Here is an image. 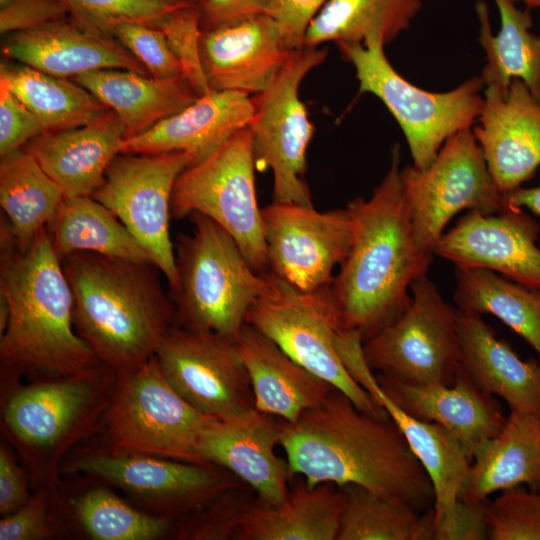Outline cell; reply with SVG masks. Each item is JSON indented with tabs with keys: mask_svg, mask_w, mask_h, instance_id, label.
<instances>
[{
	"mask_svg": "<svg viewBox=\"0 0 540 540\" xmlns=\"http://www.w3.org/2000/svg\"><path fill=\"white\" fill-rule=\"evenodd\" d=\"M125 138L123 122L109 109L87 125L38 135L23 148L60 186L65 198L91 196Z\"/></svg>",
	"mask_w": 540,
	"mask_h": 540,
	"instance_id": "obj_26",
	"label": "cell"
},
{
	"mask_svg": "<svg viewBox=\"0 0 540 540\" xmlns=\"http://www.w3.org/2000/svg\"><path fill=\"white\" fill-rule=\"evenodd\" d=\"M520 485L540 492V416L510 410L502 430L475 455L460 500L485 501Z\"/></svg>",
	"mask_w": 540,
	"mask_h": 540,
	"instance_id": "obj_29",
	"label": "cell"
},
{
	"mask_svg": "<svg viewBox=\"0 0 540 540\" xmlns=\"http://www.w3.org/2000/svg\"><path fill=\"white\" fill-rule=\"evenodd\" d=\"M270 275L271 289L249 309V324L272 339L297 363L345 394L362 412L388 417L350 375L336 348L343 329L330 287L300 292Z\"/></svg>",
	"mask_w": 540,
	"mask_h": 540,
	"instance_id": "obj_10",
	"label": "cell"
},
{
	"mask_svg": "<svg viewBox=\"0 0 540 540\" xmlns=\"http://www.w3.org/2000/svg\"><path fill=\"white\" fill-rule=\"evenodd\" d=\"M456 309L491 314L523 338L540 360V288H533L477 266L455 265Z\"/></svg>",
	"mask_w": 540,
	"mask_h": 540,
	"instance_id": "obj_34",
	"label": "cell"
},
{
	"mask_svg": "<svg viewBox=\"0 0 540 540\" xmlns=\"http://www.w3.org/2000/svg\"><path fill=\"white\" fill-rule=\"evenodd\" d=\"M400 174L415 242L428 254L462 210L493 215L507 208L471 129L448 138L426 169L409 165Z\"/></svg>",
	"mask_w": 540,
	"mask_h": 540,
	"instance_id": "obj_12",
	"label": "cell"
},
{
	"mask_svg": "<svg viewBox=\"0 0 540 540\" xmlns=\"http://www.w3.org/2000/svg\"><path fill=\"white\" fill-rule=\"evenodd\" d=\"M281 424L291 476H302L309 488L355 484L421 512L433 508L431 480L389 416L366 414L335 389L296 422Z\"/></svg>",
	"mask_w": 540,
	"mask_h": 540,
	"instance_id": "obj_1",
	"label": "cell"
},
{
	"mask_svg": "<svg viewBox=\"0 0 540 540\" xmlns=\"http://www.w3.org/2000/svg\"><path fill=\"white\" fill-rule=\"evenodd\" d=\"M410 290L412 301L406 311L363 341L367 364L407 384L451 386L461 371L457 309L427 275L416 279Z\"/></svg>",
	"mask_w": 540,
	"mask_h": 540,
	"instance_id": "obj_13",
	"label": "cell"
},
{
	"mask_svg": "<svg viewBox=\"0 0 540 540\" xmlns=\"http://www.w3.org/2000/svg\"><path fill=\"white\" fill-rule=\"evenodd\" d=\"M200 49L211 90L248 95L264 91L293 52L269 14L203 31Z\"/></svg>",
	"mask_w": 540,
	"mask_h": 540,
	"instance_id": "obj_22",
	"label": "cell"
},
{
	"mask_svg": "<svg viewBox=\"0 0 540 540\" xmlns=\"http://www.w3.org/2000/svg\"><path fill=\"white\" fill-rule=\"evenodd\" d=\"M164 33L168 45L179 62L182 77L198 97L211 91L201 58V10L190 3L165 16L156 26Z\"/></svg>",
	"mask_w": 540,
	"mask_h": 540,
	"instance_id": "obj_43",
	"label": "cell"
},
{
	"mask_svg": "<svg viewBox=\"0 0 540 540\" xmlns=\"http://www.w3.org/2000/svg\"><path fill=\"white\" fill-rule=\"evenodd\" d=\"M516 3H522L527 9L540 10V0H513Z\"/></svg>",
	"mask_w": 540,
	"mask_h": 540,
	"instance_id": "obj_52",
	"label": "cell"
},
{
	"mask_svg": "<svg viewBox=\"0 0 540 540\" xmlns=\"http://www.w3.org/2000/svg\"><path fill=\"white\" fill-rule=\"evenodd\" d=\"M0 299L9 309L0 334V384L84 375L106 366L75 330L72 290L46 228L22 251L1 216Z\"/></svg>",
	"mask_w": 540,
	"mask_h": 540,
	"instance_id": "obj_2",
	"label": "cell"
},
{
	"mask_svg": "<svg viewBox=\"0 0 540 540\" xmlns=\"http://www.w3.org/2000/svg\"><path fill=\"white\" fill-rule=\"evenodd\" d=\"M93 484L62 493L52 489L53 504L64 535L74 527L93 540H158L172 538L174 519L146 512L111 486L95 478Z\"/></svg>",
	"mask_w": 540,
	"mask_h": 540,
	"instance_id": "obj_32",
	"label": "cell"
},
{
	"mask_svg": "<svg viewBox=\"0 0 540 540\" xmlns=\"http://www.w3.org/2000/svg\"><path fill=\"white\" fill-rule=\"evenodd\" d=\"M272 0H204L201 28L206 31L251 16L269 14Z\"/></svg>",
	"mask_w": 540,
	"mask_h": 540,
	"instance_id": "obj_50",
	"label": "cell"
},
{
	"mask_svg": "<svg viewBox=\"0 0 540 540\" xmlns=\"http://www.w3.org/2000/svg\"><path fill=\"white\" fill-rule=\"evenodd\" d=\"M539 233V224L522 208L493 215L468 212L440 237L433 253L454 265L487 268L540 288Z\"/></svg>",
	"mask_w": 540,
	"mask_h": 540,
	"instance_id": "obj_19",
	"label": "cell"
},
{
	"mask_svg": "<svg viewBox=\"0 0 540 540\" xmlns=\"http://www.w3.org/2000/svg\"><path fill=\"white\" fill-rule=\"evenodd\" d=\"M253 112L250 95L211 90L180 112L124 139L120 153L183 151L191 166L210 156L235 133L249 127Z\"/></svg>",
	"mask_w": 540,
	"mask_h": 540,
	"instance_id": "obj_24",
	"label": "cell"
},
{
	"mask_svg": "<svg viewBox=\"0 0 540 540\" xmlns=\"http://www.w3.org/2000/svg\"><path fill=\"white\" fill-rule=\"evenodd\" d=\"M113 37L138 59L153 78L182 76L181 68L161 29L139 22H122Z\"/></svg>",
	"mask_w": 540,
	"mask_h": 540,
	"instance_id": "obj_44",
	"label": "cell"
},
{
	"mask_svg": "<svg viewBox=\"0 0 540 540\" xmlns=\"http://www.w3.org/2000/svg\"><path fill=\"white\" fill-rule=\"evenodd\" d=\"M336 348L352 378L386 411L425 468L434 490L433 540H442L457 514L472 460L447 429L411 416L383 391L367 364L359 331H340Z\"/></svg>",
	"mask_w": 540,
	"mask_h": 540,
	"instance_id": "obj_18",
	"label": "cell"
},
{
	"mask_svg": "<svg viewBox=\"0 0 540 540\" xmlns=\"http://www.w3.org/2000/svg\"><path fill=\"white\" fill-rule=\"evenodd\" d=\"M171 1H190V2H194L200 5L204 0H171Z\"/></svg>",
	"mask_w": 540,
	"mask_h": 540,
	"instance_id": "obj_53",
	"label": "cell"
},
{
	"mask_svg": "<svg viewBox=\"0 0 540 540\" xmlns=\"http://www.w3.org/2000/svg\"><path fill=\"white\" fill-rule=\"evenodd\" d=\"M189 165L190 159L183 151L119 153L108 166L103 183L91 195L142 245L165 275L170 289L177 283L169 233L171 200L177 178Z\"/></svg>",
	"mask_w": 540,
	"mask_h": 540,
	"instance_id": "obj_15",
	"label": "cell"
},
{
	"mask_svg": "<svg viewBox=\"0 0 540 540\" xmlns=\"http://www.w3.org/2000/svg\"><path fill=\"white\" fill-rule=\"evenodd\" d=\"M500 16V29L493 34L487 4L478 0V41L485 53L480 74L484 86L508 90L514 79L525 83L540 99V35L532 31L530 10L513 0H493Z\"/></svg>",
	"mask_w": 540,
	"mask_h": 540,
	"instance_id": "obj_33",
	"label": "cell"
},
{
	"mask_svg": "<svg viewBox=\"0 0 540 540\" xmlns=\"http://www.w3.org/2000/svg\"><path fill=\"white\" fill-rule=\"evenodd\" d=\"M237 344L249 375L254 406L261 412L294 423L335 390L249 324L242 329Z\"/></svg>",
	"mask_w": 540,
	"mask_h": 540,
	"instance_id": "obj_27",
	"label": "cell"
},
{
	"mask_svg": "<svg viewBox=\"0 0 540 540\" xmlns=\"http://www.w3.org/2000/svg\"><path fill=\"white\" fill-rule=\"evenodd\" d=\"M191 220L192 234L176 238L174 325L238 341L249 309L271 289L270 275L257 273L214 220L197 212Z\"/></svg>",
	"mask_w": 540,
	"mask_h": 540,
	"instance_id": "obj_6",
	"label": "cell"
},
{
	"mask_svg": "<svg viewBox=\"0 0 540 540\" xmlns=\"http://www.w3.org/2000/svg\"><path fill=\"white\" fill-rule=\"evenodd\" d=\"M400 160L396 144L390 167L371 197H357L347 204L353 221L352 244L329 288L343 329L359 331L363 341L406 311L412 301L408 289L427 275L434 256L415 242Z\"/></svg>",
	"mask_w": 540,
	"mask_h": 540,
	"instance_id": "obj_3",
	"label": "cell"
},
{
	"mask_svg": "<svg viewBox=\"0 0 540 540\" xmlns=\"http://www.w3.org/2000/svg\"><path fill=\"white\" fill-rule=\"evenodd\" d=\"M43 133L38 118L0 81V156Z\"/></svg>",
	"mask_w": 540,
	"mask_h": 540,
	"instance_id": "obj_46",
	"label": "cell"
},
{
	"mask_svg": "<svg viewBox=\"0 0 540 540\" xmlns=\"http://www.w3.org/2000/svg\"><path fill=\"white\" fill-rule=\"evenodd\" d=\"M71 79L117 114L126 138L146 131L198 98L182 76L157 79L131 70L102 69Z\"/></svg>",
	"mask_w": 540,
	"mask_h": 540,
	"instance_id": "obj_31",
	"label": "cell"
},
{
	"mask_svg": "<svg viewBox=\"0 0 540 540\" xmlns=\"http://www.w3.org/2000/svg\"><path fill=\"white\" fill-rule=\"evenodd\" d=\"M343 487L346 505L337 540H433V510L355 484Z\"/></svg>",
	"mask_w": 540,
	"mask_h": 540,
	"instance_id": "obj_39",
	"label": "cell"
},
{
	"mask_svg": "<svg viewBox=\"0 0 540 540\" xmlns=\"http://www.w3.org/2000/svg\"><path fill=\"white\" fill-rule=\"evenodd\" d=\"M383 391L411 416L434 422L454 435L473 461L503 428L501 403L476 386L462 370L455 383L416 386L383 374L376 375Z\"/></svg>",
	"mask_w": 540,
	"mask_h": 540,
	"instance_id": "obj_23",
	"label": "cell"
},
{
	"mask_svg": "<svg viewBox=\"0 0 540 540\" xmlns=\"http://www.w3.org/2000/svg\"><path fill=\"white\" fill-rule=\"evenodd\" d=\"M12 446L2 439L0 444V514L7 515L33 496L31 482L22 464L19 465Z\"/></svg>",
	"mask_w": 540,
	"mask_h": 540,
	"instance_id": "obj_48",
	"label": "cell"
},
{
	"mask_svg": "<svg viewBox=\"0 0 540 540\" xmlns=\"http://www.w3.org/2000/svg\"><path fill=\"white\" fill-rule=\"evenodd\" d=\"M274 417L253 408L231 419L213 418L198 440L203 463L233 473L253 489L256 503L262 506L280 504L293 479L287 459L275 453L282 424Z\"/></svg>",
	"mask_w": 540,
	"mask_h": 540,
	"instance_id": "obj_20",
	"label": "cell"
},
{
	"mask_svg": "<svg viewBox=\"0 0 540 540\" xmlns=\"http://www.w3.org/2000/svg\"><path fill=\"white\" fill-rule=\"evenodd\" d=\"M72 21L92 33L113 37L114 27L122 22L150 26L190 1L171 0H62Z\"/></svg>",
	"mask_w": 540,
	"mask_h": 540,
	"instance_id": "obj_41",
	"label": "cell"
},
{
	"mask_svg": "<svg viewBox=\"0 0 540 540\" xmlns=\"http://www.w3.org/2000/svg\"><path fill=\"white\" fill-rule=\"evenodd\" d=\"M11 0H0V7L5 6L7 3H9Z\"/></svg>",
	"mask_w": 540,
	"mask_h": 540,
	"instance_id": "obj_54",
	"label": "cell"
},
{
	"mask_svg": "<svg viewBox=\"0 0 540 540\" xmlns=\"http://www.w3.org/2000/svg\"><path fill=\"white\" fill-rule=\"evenodd\" d=\"M490 540H540V492L524 485L509 488L485 507Z\"/></svg>",
	"mask_w": 540,
	"mask_h": 540,
	"instance_id": "obj_42",
	"label": "cell"
},
{
	"mask_svg": "<svg viewBox=\"0 0 540 540\" xmlns=\"http://www.w3.org/2000/svg\"><path fill=\"white\" fill-rule=\"evenodd\" d=\"M506 206L510 208H526L540 217V186L519 187L505 195Z\"/></svg>",
	"mask_w": 540,
	"mask_h": 540,
	"instance_id": "obj_51",
	"label": "cell"
},
{
	"mask_svg": "<svg viewBox=\"0 0 540 540\" xmlns=\"http://www.w3.org/2000/svg\"><path fill=\"white\" fill-rule=\"evenodd\" d=\"M483 99L473 133L498 190L506 195L540 166V99L519 79L506 91L485 87Z\"/></svg>",
	"mask_w": 540,
	"mask_h": 540,
	"instance_id": "obj_21",
	"label": "cell"
},
{
	"mask_svg": "<svg viewBox=\"0 0 540 540\" xmlns=\"http://www.w3.org/2000/svg\"><path fill=\"white\" fill-rule=\"evenodd\" d=\"M261 213L269 273L300 292L330 287L334 268L352 244L347 208L319 212L313 206L273 201Z\"/></svg>",
	"mask_w": 540,
	"mask_h": 540,
	"instance_id": "obj_16",
	"label": "cell"
},
{
	"mask_svg": "<svg viewBox=\"0 0 540 540\" xmlns=\"http://www.w3.org/2000/svg\"><path fill=\"white\" fill-rule=\"evenodd\" d=\"M64 198L60 186L23 147L1 156L0 204L20 250L31 246Z\"/></svg>",
	"mask_w": 540,
	"mask_h": 540,
	"instance_id": "obj_37",
	"label": "cell"
},
{
	"mask_svg": "<svg viewBox=\"0 0 540 540\" xmlns=\"http://www.w3.org/2000/svg\"><path fill=\"white\" fill-rule=\"evenodd\" d=\"M327 0H272L269 12L280 25L290 50L303 47L307 27Z\"/></svg>",
	"mask_w": 540,
	"mask_h": 540,
	"instance_id": "obj_49",
	"label": "cell"
},
{
	"mask_svg": "<svg viewBox=\"0 0 540 540\" xmlns=\"http://www.w3.org/2000/svg\"><path fill=\"white\" fill-rule=\"evenodd\" d=\"M211 419L177 394L154 355L142 366L117 374L97 445L111 452L204 464L198 440Z\"/></svg>",
	"mask_w": 540,
	"mask_h": 540,
	"instance_id": "obj_8",
	"label": "cell"
},
{
	"mask_svg": "<svg viewBox=\"0 0 540 540\" xmlns=\"http://www.w3.org/2000/svg\"><path fill=\"white\" fill-rule=\"evenodd\" d=\"M64 536L53 505L52 489L34 491L32 498L0 521V540H49Z\"/></svg>",
	"mask_w": 540,
	"mask_h": 540,
	"instance_id": "obj_45",
	"label": "cell"
},
{
	"mask_svg": "<svg viewBox=\"0 0 540 540\" xmlns=\"http://www.w3.org/2000/svg\"><path fill=\"white\" fill-rule=\"evenodd\" d=\"M117 374L104 366L84 375L0 385L1 433L34 491L54 489L64 461L97 434Z\"/></svg>",
	"mask_w": 540,
	"mask_h": 540,
	"instance_id": "obj_5",
	"label": "cell"
},
{
	"mask_svg": "<svg viewBox=\"0 0 540 540\" xmlns=\"http://www.w3.org/2000/svg\"><path fill=\"white\" fill-rule=\"evenodd\" d=\"M0 81L38 118L45 133L87 125L109 110L73 80L24 64L1 62Z\"/></svg>",
	"mask_w": 540,
	"mask_h": 540,
	"instance_id": "obj_38",
	"label": "cell"
},
{
	"mask_svg": "<svg viewBox=\"0 0 540 540\" xmlns=\"http://www.w3.org/2000/svg\"><path fill=\"white\" fill-rule=\"evenodd\" d=\"M422 7L423 0H327L309 23L303 45L376 39L385 46L410 27Z\"/></svg>",
	"mask_w": 540,
	"mask_h": 540,
	"instance_id": "obj_35",
	"label": "cell"
},
{
	"mask_svg": "<svg viewBox=\"0 0 540 540\" xmlns=\"http://www.w3.org/2000/svg\"><path fill=\"white\" fill-rule=\"evenodd\" d=\"M69 15L62 0H11L0 7V32L7 35L65 20Z\"/></svg>",
	"mask_w": 540,
	"mask_h": 540,
	"instance_id": "obj_47",
	"label": "cell"
},
{
	"mask_svg": "<svg viewBox=\"0 0 540 540\" xmlns=\"http://www.w3.org/2000/svg\"><path fill=\"white\" fill-rule=\"evenodd\" d=\"M252 132L235 133L214 153L188 166L177 178L171 215L201 213L223 227L262 275L269 273L262 213L255 188Z\"/></svg>",
	"mask_w": 540,
	"mask_h": 540,
	"instance_id": "obj_9",
	"label": "cell"
},
{
	"mask_svg": "<svg viewBox=\"0 0 540 540\" xmlns=\"http://www.w3.org/2000/svg\"><path fill=\"white\" fill-rule=\"evenodd\" d=\"M461 368L482 391L510 410L540 416V360H523L481 315L457 310Z\"/></svg>",
	"mask_w": 540,
	"mask_h": 540,
	"instance_id": "obj_28",
	"label": "cell"
},
{
	"mask_svg": "<svg viewBox=\"0 0 540 540\" xmlns=\"http://www.w3.org/2000/svg\"><path fill=\"white\" fill-rule=\"evenodd\" d=\"M155 357L170 386L200 413L231 419L255 408L237 341L173 325Z\"/></svg>",
	"mask_w": 540,
	"mask_h": 540,
	"instance_id": "obj_17",
	"label": "cell"
},
{
	"mask_svg": "<svg viewBox=\"0 0 540 540\" xmlns=\"http://www.w3.org/2000/svg\"><path fill=\"white\" fill-rule=\"evenodd\" d=\"M337 46L355 69L359 92L378 97L397 121L416 168L426 169L448 138L477 122L485 87L480 76L449 91H427L394 69L381 41Z\"/></svg>",
	"mask_w": 540,
	"mask_h": 540,
	"instance_id": "obj_7",
	"label": "cell"
},
{
	"mask_svg": "<svg viewBox=\"0 0 540 540\" xmlns=\"http://www.w3.org/2000/svg\"><path fill=\"white\" fill-rule=\"evenodd\" d=\"M1 52L6 59L62 78L102 69L149 74L114 37L92 33L66 19L9 34L2 42Z\"/></svg>",
	"mask_w": 540,
	"mask_h": 540,
	"instance_id": "obj_25",
	"label": "cell"
},
{
	"mask_svg": "<svg viewBox=\"0 0 540 540\" xmlns=\"http://www.w3.org/2000/svg\"><path fill=\"white\" fill-rule=\"evenodd\" d=\"M46 231L60 261L76 252H93L152 263L124 224L91 196L64 198Z\"/></svg>",
	"mask_w": 540,
	"mask_h": 540,
	"instance_id": "obj_36",
	"label": "cell"
},
{
	"mask_svg": "<svg viewBox=\"0 0 540 540\" xmlns=\"http://www.w3.org/2000/svg\"><path fill=\"white\" fill-rule=\"evenodd\" d=\"M61 263L72 290L75 330L98 359L121 373L152 358L175 318L159 269L93 252L73 253Z\"/></svg>",
	"mask_w": 540,
	"mask_h": 540,
	"instance_id": "obj_4",
	"label": "cell"
},
{
	"mask_svg": "<svg viewBox=\"0 0 540 540\" xmlns=\"http://www.w3.org/2000/svg\"><path fill=\"white\" fill-rule=\"evenodd\" d=\"M256 502L245 483L232 487L205 505L174 520L172 538L181 540L236 539L241 521Z\"/></svg>",
	"mask_w": 540,
	"mask_h": 540,
	"instance_id": "obj_40",
	"label": "cell"
},
{
	"mask_svg": "<svg viewBox=\"0 0 540 540\" xmlns=\"http://www.w3.org/2000/svg\"><path fill=\"white\" fill-rule=\"evenodd\" d=\"M61 474H84L121 490L136 507L176 519L242 482L216 466L142 453H118L98 445L75 450Z\"/></svg>",
	"mask_w": 540,
	"mask_h": 540,
	"instance_id": "obj_11",
	"label": "cell"
},
{
	"mask_svg": "<svg viewBox=\"0 0 540 540\" xmlns=\"http://www.w3.org/2000/svg\"><path fill=\"white\" fill-rule=\"evenodd\" d=\"M327 49L303 46L293 50L267 88L251 97L256 169L273 172V201L313 206L305 182L306 152L314 133L299 87L313 68L324 62Z\"/></svg>",
	"mask_w": 540,
	"mask_h": 540,
	"instance_id": "obj_14",
	"label": "cell"
},
{
	"mask_svg": "<svg viewBox=\"0 0 540 540\" xmlns=\"http://www.w3.org/2000/svg\"><path fill=\"white\" fill-rule=\"evenodd\" d=\"M346 505L343 487L322 483L313 488L301 477L275 506L256 502L245 513L238 540H337Z\"/></svg>",
	"mask_w": 540,
	"mask_h": 540,
	"instance_id": "obj_30",
	"label": "cell"
}]
</instances>
